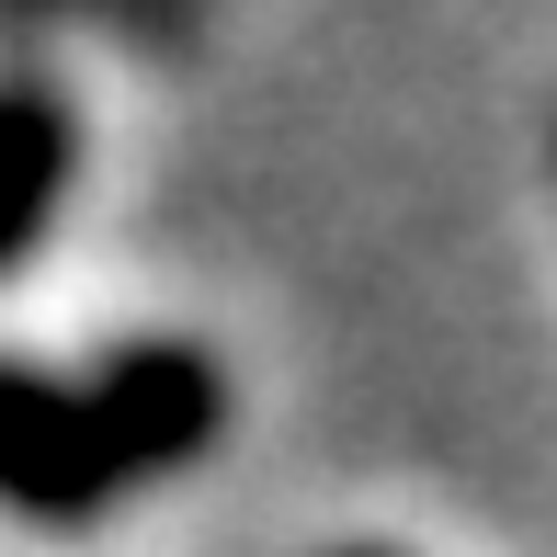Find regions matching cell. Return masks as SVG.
<instances>
[{
    "label": "cell",
    "instance_id": "obj_1",
    "mask_svg": "<svg viewBox=\"0 0 557 557\" xmlns=\"http://www.w3.org/2000/svg\"><path fill=\"white\" fill-rule=\"evenodd\" d=\"M81 387H91V421H103V455H114L125 500L183 478V467H206L216 433H227V364L206 342H171V331L91 352Z\"/></svg>",
    "mask_w": 557,
    "mask_h": 557
},
{
    "label": "cell",
    "instance_id": "obj_3",
    "mask_svg": "<svg viewBox=\"0 0 557 557\" xmlns=\"http://www.w3.org/2000/svg\"><path fill=\"white\" fill-rule=\"evenodd\" d=\"M81 183V114L58 81H0V273H23L58 239V206Z\"/></svg>",
    "mask_w": 557,
    "mask_h": 557
},
{
    "label": "cell",
    "instance_id": "obj_2",
    "mask_svg": "<svg viewBox=\"0 0 557 557\" xmlns=\"http://www.w3.org/2000/svg\"><path fill=\"white\" fill-rule=\"evenodd\" d=\"M0 512L46 523V535H81V523L125 512V478L103 455L91 387L23 364V352H0Z\"/></svg>",
    "mask_w": 557,
    "mask_h": 557
},
{
    "label": "cell",
    "instance_id": "obj_4",
    "mask_svg": "<svg viewBox=\"0 0 557 557\" xmlns=\"http://www.w3.org/2000/svg\"><path fill=\"white\" fill-rule=\"evenodd\" d=\"M342 557H387V546H342Z\"/></svg>",
    "mask_w": 557,
    "mask_h": 557
}]
</instances>
